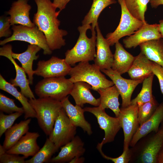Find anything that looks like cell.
Returning <instances> with one entry per match:
<instances>
[{"label":"cell","instance_id":"obj_25","mask_svg":"<svg viewBox=\"0 0 163 163\" xmlns=\"http://www.w3.org/2000/svg\"><path fill=\"white\" fill-rule=\"evenodd\" d=\"M153 62L141 52L135 57L127 72L131 79L136 80L144 79L153 74L152 69Z\"/></svg>","mask_w":163,"mask_h":163},{"label":"cell","instance_id":"obj_43","mask_svg":"<svg viewBox=\"0 0 163 163\" xmlns=\"http://www.w3.org/2000/svg\"><path fill=\"white\" fill-rule=\"evenodd\" d=\"M84 158L81 156L80 157H77L74 158L69 163H83V162H84Z\"/></svg>","mask_w":163,"mask_h":163},{"label":"cell","instance_id":"obj_47","mask_svg":"<svg viewBox=\"0 0 163 163\" xmlns=\"http://www.w3.org/2000/svg\"><path fill=\"white\" fill-rule=\"evenodd\" d=\"M160 128L162 129L163 130V121L162 122L161 124V126Z\"/></svg>","mask_w":163,"mask_h":163},{"label":"cell","instance_id":"obj_51","mask_svg":"<svg viewBox=\"0 0 163 163\" xmlns=\"http://www.w3.org/2000/svg\"></svg>","mask_w":163,"mask_h":163},{"label":"cell","instance_id":"obj_16","mask_svg":"<svg viewBox=\"0 0 163 163\" xmlns=\"http://www.w3.org/2000/svg\"><path fill=\"white\" fill-rule=\"evenodd\" d=\"M97 32L96 56L94 64L101 70L111 68L113 61V55L110 50V45L102 35L98 24L96 27Z\"/></svg>","mask_w":163,"mask_h":163},{"label":"cell","instance_id":"obj_10","mask_svg":"<svg viewBox=\"0 0 163 163\" xmlns=\"http://www.w3.org/2000/svg\"><path fill=\"white\" fill-rule=\"evenodd\" d=\"M84 109L85 112L91 113L96 117L100 127L104 131V136L100 143L101 144L103 145L113 141L121 128L119 118L110 116L105 112V110L100 108L99 106L85 107Z\"/></svg>","mask_w":163,"mask_h":163},{"label":"cell","instance_id":"obj_38","mask_svg":"<svg viewBox=\"0 0 163 163\" xmlns=\"http://www.w3.org/2000/svg\"><path fill=\"white\" fill-rule=\"evenodd\" d=\"M11 26L10 16H1L0 18V37H9L12 34L10 27Z\"/></svg>","mask_w":163,"mask_h":163},{"label":"cell","instance_id":"obj_8","mask_svg":"<svg viewBox=\"0 0 163 163\" xmlns=\"http://www.w3.org/2000/svg\"><path fill=\"white\" fill-rule=\"evenodd\" d=\"M118 2L121 7V17L120 23L116 30L106 36V39L110 46L119 42L122 37L134 34L144 24L146 23L136 19L130 13L124 0H118Z\"/></svg>","mask_w":163,"mask_h":163},{"label":"cell","instance_id":"obj_18","mask_svg":"<svg viewBox=\"0 0 163 163\" xmlns=\"http://www.w3.org/2000/svg\"><path fill=\"white\" fill-rule=\"evenodd\" d=\"M39 136L37 132H28L6 152L9 154L22 155L27 158L33 156L40 150L37 141Z\"/></svg>","mask_w":163,"mask_h":163},{"label":"cell","instance_id":"obj_11","mask_svg":"<svg viewBox=\"0 0 163 163\" xmlns=\"http://www.w3.org/2000/svg\"><path fill=\"white\" fill-rule=\"evenodd\" d=\"M138 105L131 104L121 107L118 118L123 130L124 140L123 151L129 148L130 142L140 126L138 115Z\"/></svg>","mask_w":163,"mask_h":163},{"label":"cell","instance_id":"obj_13","mask_svg":"<svg viewBox=\"0 0 163 163\" xmlns=\"http://www.w3.org/2000/svg\"><path fill=\"white\" fill-rule=\"evenodd\" d=\"M71 68L64 59L53 56L47 60L39 61L34 74L44 78L65 76L69 75Z\"/></svg>","mask_w":163,"mask_h":163},{"label":"cell","instance_id":"obj_37","mask_svg":"<svg viewBox=\"0 0 163 163\" xmlns=\"http://www.w3.org/2000/svg\"><path fill=\"white\" fill-rule=\"evenodd\" d=\"M102 145L100 143H98L97 145V148L100 153L102 157L107 160H110L114 163H128L129 162L131 156L130 149L124 150L122 154L117 158H112L105 155L102 151Z\"/></svg>","mask_w":163,"mask_h":163},{"label":"cell","instance_id":"obj_12","mask_svg":"<svg viewBox=\"0 0 163 163\" xmlns=\"http://www.w3.org/2000/svg\"><path fill=\"white\" fill-rule=\"evenodd\" d=\"M101 71L111 79L119 92L122 100L121 107H126L130 105L134 91L139 84L142 82L144 79L136 80L124 78L111 68L103 69Z\"/></svg>","mask_w":163,"mask_h":163},{"label":"cell","instance_id":"obj_14","mask_svg":"<svg viewBox=\"0 0 163 163\" xmlns=\"http://www.w3.org/2000/svg\"><path fill=\"white\" fill-rule=\"evenodd\" d=\"M12 46L10 44L5 45L0 48V56L9 59L14 66L16 70V77L14 79H11L10 82L15 87H19L21 93L30 99L35 98L30 87L29 80L27 78L25 72L17 64L12 56Z\"/></svg>","mask_w":163,"mask_h":163},{"label":"cell","instance_id":"obj_5","mask_svg":"<svg viewBox=\"0 0 163 163\" xmlns=\"http://www.w3.org/2000/svg\"><path fill=\"white\" fill-rule=\"evenodd\" d=\"M101 71L94 64H91L89 62H80L71 68L69 74L70 77L69 79L73 83L85 82L91 85L92 89L96 91L114 85L113 81L107 79Z\"/></svg>","mask_w":163,"mask_h":163},{"label":"cell","instance_id":"obj_2","mask_svg":"<svg viewBox=\"0 0 163 163\" xmlns=\"http://www.w3.org/2000/svg\"><path fill=\"white\" fill-rule=\"evenodd\" d=\"M163 147V130L152 132L141 138L130 149L129 163H157V158Z\"/></svg>","mask_w":163,"mask_h":163},{"label":"cell","instance_id":"obj_26","mask_svg":"<svg viewBox=\"0 0 163 163\" xmlns=\"http://www.w3.org/2000/svg\"><path fill=\"white\" fill-rule=\"evenodd\" d=\"M115 47L111 69L122 75L128 72L135 57L126 51L119 42L115 44Z\"/></svg>","mask_w":163,"mask_h":163},{"label":"cell","instance_id":"obj_9","mask_svg":"<svg viewBox=\"0 0 163 163\" xmlns=\"http://www.w3.org/2000/svg\"><path fill=\"white\" fill-rule=\"evenodd\" d=\"M76 133V127L72 124L62 108L48 138L54 143L57 151L72 140Z\"/></svg>","mask_w":163,"mask_h":163},{"label":"cell","instance_id":"obj_3","mask_svg":"<svg viewBox=\"0 0 163 163\" xmlns=\"http://www.w3.org/2000/svg\"><path fill=\"white\" fill-rule=\"evenodd\" d=\"M91 28L90 25H82L78 27L79 35L77 41L74 46L65 53L64 59L69 65L73 66L78 62L94 60L96 56V33L95 30L92 31L90 38L86 35L87 30Z\"/></svg>","mask_w":163,"mask_h":163},{"label":"cell","instance_id":"obj_22","mask_svg":"<svg viewBox=\"0 0 163 163\" xmlns=\"http://www.w3.org/2000/svg\"><path fill=\"white\" fill-rule=\"evenodd\" d=\"M42 48L38 46L30 44L24 52L17 53L12 52L11 53L13 58L18 60L21 64V67L28 75L30 85L33 84V75L35 72L34 70H33V61L38 58L39 55H36V54Z\"/></svg>","mask_w":163,"mask_h":163},{"label":"cell","instance_id":"obj_20","mask_svg":"<svg viewBox=\"0 0 163 163\" xmlns=\"http://www.w3.org/2000/svg\"><path fill=\"white\" fill-rule=\"evenodd\" d=\"M61 102L62 108L72 124L76 127H80L88 135H91L92 133L91 126L85 118L84 108L77 105H73L69 101V96Z\"/></svg>","mask_w":163,"mask_h":163},{"label":"cell","instance_id":"obj_45","mask_svg":"<svg viewBox=\"0 0 163 163\" xmlns=\"http://www.w3.org/2000/svg\"><path fill=\"white\" fill-rule=\"evenodd\" d=\"M157 163H163V152L161 151L159 153L157 158Z\"/></svg>","mask_w":163,"mask_h":163},{"label":"cell","instance_id":"obj_46","mask_svg":"<svg viewBox=\"0 0 163 163\" xmlns=\"http://www.w3.org/2000/svg\"><path fill=\"white\" fill-rule=\"evenodd\" d=\"M6 150L3 147V145H0V155L6 152Z\"/></svg>","mask_w":163,"mask_h":163},{"label":"cell","instance_id":"obj_48","mask_svg":"<svg viewBox=\"0 0 163 163\" xmlns=\"http://www.w3.org/2000/svg\"><path fill=\"white\" fill-rule=\"evenodd\" d=\"M67 3L70 1V0H66Z\"/></svg>","mask_w":163,"mask_h":163},{"label":"cell","instance_id":"obj_6","mask_svg":"<svg viewBox=\"0 0 163 163\" xmlns=\"http://www.w3.org/2000/svg\"><path fill=\"white\" fill-rule=\"evenodd\" d=\"M73 85L65 76L44 78L36 85L35 92L39 98L50 97L61 101L70 94Z\"/></svg>","mask_w":163,"mask_h":163},{"label":"cell","instance_id":"obj_34","mask_svg":"<svg viewBox=\"0 0 163 163\" xmlns=\"http://www.w3.org/2000/svg\"><path fill=\"white\" fill-rule=\"evenodd\" d=\"M158 106L154 98L151 101L138 106V118L140 126L152 117Z\"/></svg>","mask_w":163,"mask_h":163},{"label":"cell","instance_id":"obj_17","mask_svg":"<svg viewBox=\"0 0 163 163\" xmlns=\"http://www.w3.org/2000/svg\"><path fill=\"white\" fill-rule=\"evenodd\" d=\"M84 142L78 136L61 147L58 155L51 158L49 162L55 163H69L75 158L82 156L85 152Z\"/></svg>","mask_w":163,"mask_h":163},{"label":"cell","instance_id":"obj_39","mask_svg":"<svg viewBox=\"0 0 163 163\" xmlns=\"http://www.w3.org/2000/svg\"><path fill=\"white\" fill-rule=\"evenodd\" d=\"M26 158L24 156H20L18 155L9 154L6 152L0 155V163H26L25 159Z\"/></svg>","mask_w":163,"mask_h":163},{"label":"cell","instance_id":"obj_41","mask_svg":"<svg viewBox=\"0 0 163 163\" xmlns=\"http://www.w3.org/2000/svg\"><path fill=\"white\" fill-rule=\"evenodd\" d=\"M53 3L57 8L59 9L60 11L65 8L67 4L66 0H53Z\"/></svg>","mask_w":163,"mask_h":163},{"label":"cell","instance_id":"obj_24","mask_svg":"<svg viewBox=\"0 0 163 163\" xmlns=\"http://www.w3.org/2000/svg\"><path fill=\"white\" fill-rule=\"evenodd\" d=\"M100 95L99 107L104 110L109 108L118 117L120 112L119 102V92L114 85L105 88H100L97 91Z\"/></svg>","mask_w":163,"mask_h":163},{"label":"cell","instance_id":"obj_35","mask_svg":"<svg viewBox=\"0 0 163 163\" xmlns=\"http://www.w3.org/2000/svg\"><path fill=\"white\" fill-rule=\"evenodd\" d=\"M0 110L1 112L9 114L16 112L24 113L23 108L18 107L14 103V100L1 93H0Z\"/></svg>","mask_w":163,"mask_h":163},{"label":"cell","instance_id":"obj_42","mask_svg":"<svg viewBox=\"0 0 163 163\" xmlns=\"http://www.w3.org/2000/svg\"><path fill=\"white\" fill-rule=\"evenodd\" d=\"M150 3L151 7L155 8L159 5H163V0H151Z\"/></svg>","mask_w":163,"mask_h":163},{"label":"cell","instance_id":"obj_44","mask_svg":"<svg viewBox=\"0 0 163 163\" xmlns=\"http://www.w3.org/2000/svg\"><path fill=\"white\" fill-rule=\"evenodd\" d=\"M159 31L161 38H163V20L159 21L158 24Z\"/></svg>","mask_w":163,"mask_h":163},{"label":"cell","instance_id":"obj_49","mask_svg":"<svg viewBox=\"0 0 163 163\" xmlns=\"http://www.w3.org/2000/svg\"><path fill=\"white\" fill-rule=\"evenodd\" d=\"M161 151L162 152H163V147L162 149V150H161Z\"/></svg>","mask_w":163,"mask_h":163},{"label":"cell","instance_id":"obj_50","mask_svg":"<svg viewBox=\"0 0 163 163\" xmlns=\"http://www.w3.org/2000/svg\"><path fill=\"white\" fill-rule=\"evenodd\" d=\"M110 0V1H113V0Z\"/></svg>","mask_w":163,"mask_h":163},{"label":"cell","instance_id":"obj_30","mask_svg":"<svg viewBox=\"0 0 163 163\" xmlns=\"http://www.w3.org/2000/svg\"><path fill=\"white\" fill-rule=\"evenodd\" d=\"M116 3L115 0H93L90 10L82 21V25L91 24V31L95 30L96 25L98 24V17L101 11L108 5Z\"/></svg>","mask_w":163,"mask_h":163},{"label":"cell","instance_id":"obj_32","mask_svg":"<svg viewBox=\"0 0 163 163\" xmlns=\"http://www.w3.org/2000/svg\"><path fill=\"white\" fill-rule=\"evenodd\" d=\"M153 74L144 78L141 91L137 96L131 100L130 105L137 104L139 106L152 100L154 98L152 93Z\"/></svg>","mask_w":163,"mask_h":163},{"label":"cell","instance_id":"obj_7","mask_svg":"<svg viewBox=\"0 0 163 163\" xmlns=\"http://www.w3.org/2000/svg\"><path fill=\"white\" fill-rule=\"evenodd\" d=\"M11 30L13 33L11 36L1 40V45L3 46L14 41H24L39 46L43 50L44 55L52 53V51L47 44L44 34L36 26L30 27L21 25H14L12 26Z\"/></svg>","mask_w":163,"mask_h":163},{"label":"cell","instance_id":"obj_33","mask_svg":"<svg viewBox=\"0 0 163 163\" xmlns=\"http://www.w3.org/2000/svg\"><path fill=\"white\" fill-rule=\"evenodd\" d=\"M151 0H124L126 7L130 13L135 18L144 23L145 14L148 3Z\"/></svg>","mask_w":163,"mask_h":163},{"label":"cell","instance_id":"obj_29","mask_svg":"<svg viewBox=\"0 0 163 163\" xmlns=\"http://www.w3.org/2000/svg\"><path fill=\"white\" fill-rule=\"evenodd\" d=\"M139 46L141 52L148 59L163 67V39L150 40Z\"/></svg>","mask_w":163,"mask_h":163},{"label":"cell","instance_id":"obj_28","mask_svg":"<svg viewBox=\"0 0 163 163\" xmlns=\"http://www.w3.org/2000/svg\"><path fill=\"white\" fill-rule=\"evenodd\" d=\"M31 121L30 118L22 120L15 124L5 131L2 145L6 151L11 148L28 132Z\"/></svg>","mask_w":163,"mask_h":163},{"label":"cell","instance_id":"obj_23","mask_svg":"<svg viewBox=\"0 0 163 163\" xmlns=\"http://www.w3.org/2000/svg\"><path fill=\"white\" fill-rule=\"evenodd\" d=\"M91 87L88 84L83 82H77L73 83L70 93L76 105L82 107L85 104H88L95 107L100 104V98L96 99L91 93Z\"/></svg>","mask_w":163,"mask_h":163},{"label":"cell","instance_id":"obj_15","mask_svg":"<svg viewBox=\"0 0 163 163\" xmlns=\"http://www.w3.org/2000/svg\"><path fill=\"white\" fill-rule=\"evenodd\" d=\"M161 38L158 24H149L147 23L134 34L124 39L123 42L126 48H135L141 44L148 41Z\"/></svg>","mask_w":163,"mask_h":163},{"label":"cell","instance_id":"obj_1","mask_svg":"<svg viewBox=\"0 0 163 163\" xmlns=\"http://www.w3.org/2000/svg\"><path fill=\"white\" fill-rule=\"evenodd\" d=\"M34 0L37 10L33 23L44 34L51 50L60 49L65 45L63 37L68 34L66 30L59 28L60 22L57 17L60 11H56L57 8L50 0Z\"/></svg>","mask_w":163,"mask_h":163},{"label":"cell","instance_id":"obj_21","mask_svg":"<svg viewBox=\"0 0 163 163\" xmlns=\"http://www.w3.org/2000/svg\"><path fill=\"white\" fill-rule=\"evenodd\" d=\"M163 121V101L157 108L152 117L140 126L134 135L129 146H133L141 138L152 132H157Z\"/></svg>","mask_w":163,"mask_h":163},{"label":"cell","instance_id":"obj_27","mask_svg":"<svg viewBox=\"0 0 163 163\" xmlns=\"http://www.w3.org/2000/svg\"><path fill=\"white\" fill-rule=\"evenodd\" d=\"M0 89L12 95L20 102L24 110L25 120L28 118H36V113L27 97L19 92L14 85L6 81L1 74Z\"/></svg>","mask_w":163,"mask_h":163},{"label":"cell","instance_id":"obj_40","mask_svg":"<svg viewBox=\"0 0 163 163\" xmlns=\"http://www.w3.org/2000/svg\"><path fill=\"white\" fill-rule=\"evenodd\" d=\"M152 69L153 73L157 78L160 85L161 93L163 94V67L153 62Z\"/></svg>","mask_w":163,"mask_h":163},{"label":"cell","instance_id":"obj_36","mask_svg":"<svg viewBox=\"0 0 163 163\" xmlns=\"http://www.w3.org/2000/svg\"><path fill=\"white\" fill-rule=\"evenodd\" d=\"M23 113L16 112L5 115L1 112L0 113V137L5 131L12 126L15 121L21 116Z\"/></svg>","mask_w":163,"mask_h":163},{"label":"cell","instance_id":"obj_31","mask_svg":"<svg viewBox=\"0 0 163 163\" xmlns=\"http://www.w3.org/2000/svg\"><path fill=\"white\" fill-rule=\"evenodd\" d=\"M57 151L54 143L47 138L43 147L26 163H43L49 162L53 154Z\"/></svg>","mask_w":163,"mask_h":163},{"label":"cell","instance_id":"obj_19","mask_svg":"<svg viewBox=\"0 0 163 163\" xmlns=\"http://www.w3.org/2000/svg\"><path fill=\"white\" fill-rule=\"evenodd\" d=\"M29 0H17L12 4L7 12L10 15L11 26L19 24L30 27L35 26L30 18V11L31 8L28 3Z\"/></svg>","mask_w":163,"mask_h":163},{"label":"cell","instance_id":"obj_4","mask_svg":"<svg viewBox=\"0 0 163 163\" xmlns=\"http://www.w3.org/2000/svg\"><path fill=\"white\" fill-rule=\"evenodd\" d=\"M28 101L36 113L39 126L49 136L62 108L61 101L50 97L31 99Z\"/></svg>","mask_w":163,"mask_h":163}]
</instances>
